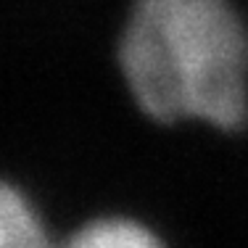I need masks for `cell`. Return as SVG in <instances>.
I'll return each instance as SVG.
<instances>
[{
    "label": "cell",
    "mask_w": 248,
    "mask_h": 248,
    "mask_svg": "<svg viewBox=\"0 0 248 248\" xmlns=\"http://www.w3.org/2000/svg\"><path fill=\"white\" fill-rule=\"evenodd\" d=\"M0 248H53L34 209L8 185H0Z\"/></svg>",
    "instance_id": "7a4b0ae2"
},
{
    "label": "cell",
    "mask_w": 248,
    "mask_h": 248,
    "mask_svg": "<svg viewBox=\"0 0 248 248\" xmlns=\"http://www.w3.org/2000/svg\"><path fill=\"white\" fill-rule=\"evenodd\" d=\"M119 66L153 119L235 129L248 116V37L230 0H135Z\"/></svg>",
    "instance_id": "6da1fadb"
},
{
    "label": "cell",
    "mask_w": 248,
    "mask_h": 248,
    "mask_svg": "<svg viewBox=\"0 0 248 248\" xmlns=\"http://www.w3.org/2000/svg\"><path fill=\"white\" fill-rule=\"evenodd\" d=\"M63 248H161V243L129 219H100L79 230Z\"/></svg>",
    "instance_id": "3957f363"
}]
</instances>
